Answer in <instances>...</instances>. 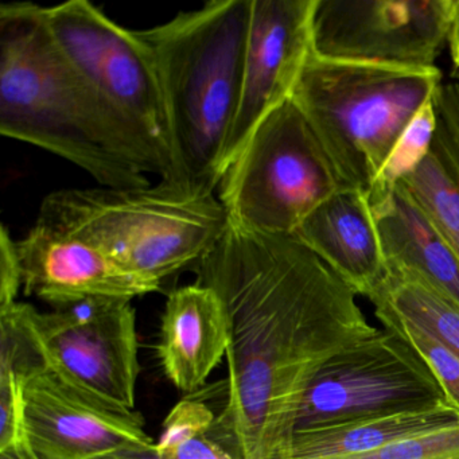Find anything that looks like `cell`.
<instances>
[{"mask_svg": "<svg viewBox=\"0 0 459 459\" xmlns=\"http://www.w3.org/2000/svg\"><path fill=\"white\" fill-rule=\"evenodd\" d=\"M456 423H459L458 408L453 403H445L424 410L302 429L294 434L289 459H334L359 455Z\"/></svg>", "mask_w": 459, "mask_h": 459, "instance_id": "e0dca14e", "label": "cell"}, {"mask_svg": "<svg viewBox=\"0 0 459 459\" xmlns=\"http://www.w3.org/2000/svg\"><path fill=\"white\" fill-rule=\"evenodd\" d=\"M82 238L147 281L162 284L208 255L230 228L216 195L155 186L63 189L45 198L37 220Z\"/></svg>", "mask_w": 459, "mask_h": 459, "instance_id": "277c9868", "label": "cell"}, {"mask_svg": "<svg viewBox=\"0 0 459 459\" xmlns=\"http://www.w3.org/2000/svg\"><path fill=\"white\" fill-rule=\"evenodd\" d=\"M316 0H252L240 104L225 152L224 174L255 128L290 100L310 60Z\"/></svg>", "mask_w": 459, "mask_h": 459, "instance_id": "7c38bea8", "label": "cell"}, {"mask_svg": "<svg viewBox=\"0 0 459 459\" xmlns=\"http://www.w3.org/2000/svg\"><path fill=\"white\" fill-rule=\"evenodd\" d=\"M26 429L41 459H96L133 446H154L143 416L72 383L44 364L25 384Z\"/></svg>", "mask_w": 459, "mask_h": 459, "instance_id": "8fae6325", "label": "cell"}, {"mask_svg": "<svg viewBox=\"0 0 459 459\" xmlns=\"http://www.w3.org/2000/svg\"><path fill=\"white\" fill-rule=\"evenodd\" d=\"M437 134L459 166V79L440 84L434 99Z\"/></svg>", "mask_w": 459, "mask_h": 459, "instance_id": "d4e9b609", "label": "cell"}, {"mask_svg": "<svg viewBox=\"0 0 459 459\" xmlns=\"http://www.w3.org/2000/svg\"><path fill=\"white\" fill-rule=\"evenodd\" d=\"M17 251L25 294L53 307L93 297L133 300L162 286L126 270L98 247L39 222L17 240Z\"/></svg>", "mask_w": 459, "mask_h": 459, "instance_id": "4fadbf2b", "label": "cell"}, {"mask_svg": "<svg viewBox=\"0 0 459 459\" xmlns=\"http://www.w3.org/2000/svg\"><path fill=\"white\" fill-rule=\"evenodd\" d=\"M375 316L385 329L397 333L420 354L442 384L448 400L459 410V357L431 334L391 311L375 308Z\"/></svg>", "mask_w": 459, "mask_h": 459, "instance_id": "603a6c76", "label": "cell"}, {"mask_svg": "<svg viewBox=\"0 0 459 459\" xmlns=\"http://www.w3.org/2000/svg\"><path fill=\"white\" fill-rule=\"evenodd\" d=\"M0 133L79 166L104 187L149 186L154 163L56 44L44 7H0Z\"/></svg>", "mask_w": 459, "mask_h": 459, "instance_id": "7a4b0ae2", "label": "cell"}, {"mask_svg": "<svg viewBox=\"0 0 459 459\" xmlns=\"http://www.w3.org/2000/svg\"><path fill=\"white\" fill-rule=\"evenodd\" d=\"M228 345L227 313L212 287L195 281L170 292L157 354L177 389L184 394L200 389L227 354Z\"/></svg>", "mask_w": 459, "mask_h": 459, "instance_id": "9a60e30c", "label": "cell"}, {"mask_svg": "<svg viewBox=\"0 0 459 459\" xmlns=\"http://www.w3.org/2000/svg\"><path fill=\"white\" fill-rule=\"evenodd\" d=\"M334 459H459V423L399 440L372 453Z\"/></svg>", "mask_w": 459, "mask_h": 459, "instance_id": "cb8c5ba5", "label": "cell"}, {"mask_svg": "<svg viewBox=\"0 0 459 459\" xmlns=\"http://www.w3.org/2000/svg\"><path fill=\"white\" fill-rule=\"evenodd\" d=\"M402 184L429 214L459 259V166L437 134L429 155Z\"/></svg>", "mask_w": 459, "mask_h": 459, "instance_id": "d6986e66", "label": "cell"}, {"mask_svg": "<svg viewBox=\"0 0 459 459\" xmlns=\"http://www.w3.org/2000/svg\"><path fill=\"white\" fill-rule=\"evenodd\" d=\"M0 459H39L25 415V384L33 367L10 327H0Z\"/></svg>", "mask_w": 459, "mask_h": 459, "instance_id": "ffe728a7", "label": "cell"}, {"mask_svg": "<svg viewBox=\"0 0 459 459\" xmlns=\"http://www.w3.org/2000/svg\"><path fill=\"white\" fill-rule=\"evenodd\" d=\"M69 63L157 169L171 176L170 131L157 60L141 31L123 28L88 0L44 7Z\"/></svg>", "mask_w": 459, "mask_h": 459, "instance_id": "52a82bcc", "label": "cell"}, {"mask_svg": "<svg viewBox=\"0 0 459 459\" xmlns=\"http://www.w3.org/2000/svg\"><path fill=\"white\" fill-rule=\"evenodd\" d=\"M96 459H160L154 446H133Z\"/></svg>", "mask_w": 459, "mask_h": 459, "instance_id": "83f0119b", "label": "cell"}, {"mask_svg": "<svg viewBox=\"0 0 459 459\" xmlns=\"http://www.w3.org/2000/svg\"><path fill=\"white\" fill-rule=\"evenodd\" d=\"M39 459H41V458H39Z\"/></svg>", "mask_w": 459, "mask_h": 459, "instance_id": "f1b7e54d", "label": "cell"}, {"mask_svg": "<svg viewBox=\"0 0 459 459\" xmlns=\"http://www.w3.org/2000/svg\"><path fill=\"white\" fill-rule=\"evenodd\" d=\"M214 420L216 413L204 400H181L163 421L155 442L160 459H233L209 437Z\"/></svg>", "mask_w": 459, "mask_h": 459, "instance_id": "44dd1931", "label": "cell"}, {"mask_svg": "<svg viewBox=\"0 0 459 459\" xmlns=\"http://www.w3.org/2000/svg\"><path fill=\"white\" fill-rule=\"evenodd\" d=\"M357 295L369 297L386 275L369 195L342 189L311 212L294 233Z\"/></svg>", "mask_w": 459, "mask_h": 459, "instance_id": "2e32d148", "label": "cell"}, {"mask_svg": "<svg viewBox=\"0 0 459 459\" xmlns=\"http://www.w3.org/2000/svg\"><path fill=\"white\" fill-rule=\"evenodd\" d=\"M442 84L439 69L338 63L311 55L292 100L307 117L343 189L369 195L392 150Z\"/></svg>", "mask_w": 459, "mask_h": 459, "instance_id": "5b68a950", "label": "cell"}, {"mask_svg": "<svg viewBox=\"0 0 459 459\" xmlns=\"http://www.w3.org/2000/svg\"><path fill=\"white\" fill-rule=\"evenodd\" d=\"M219 189L230 225L294 236L311 212L343 187L307 117L290 99L255 128Z\"/></svg>", "mask_w": 459, "mask_h": 459, "instance_id": "8992f818", "label": "cell"}, {"mask_svg": "<svg viewBox=\"0 0 459 459\" xmlns=\"http://www.w3.org/2000/svg\"><path fill=\"white\" fill-rule=\"evenodd\" d=\"M453 0H316L311 50L321 60L437 68Z\"/></svg>", "mask_w": 459, "mask_h": 459, "instance_id": "30bf717a", "label": "cell"}, {"mask_svg": "<svg viewBox=\"0 0 459 459\" xmlns=\"http://www.w3.org/2000/svg\"><path fill=\"white\" fill-rule=\"evenodd\" d=\"M252 0H212L141 30L157 60L169 131V184L214 195L240 104Z\"/></svg>", "mask_w": 459, "mask_h": 459, "instance_id": "3957f363", "label": "cell"}, {"mask_svg": "<svg viewBox=\"0 0 459 459\" xmlns=\"http://www.w3.org/2000/svg\"><path fill=\"white\" fill-rule=\"evenodd\" d=\"M447 44L453 60V79H459V0H453Z\"/></svg>", "mask_w": 459, "mask_h": 459, "instance_id": "4316f807", "label": "cell"}, {"mask_svg": "<svg viewBox=\"0 0 459 459\" xmlns=\"http://www.w3.org/2000/svg\"><path fill=\"white\" fill-rule=\"evenodd\" d=\"M23 287L22 268L18 256L17 241L13 240L6 225L0 233V310L18 302Z\"/></svg>", "mask_w": 459, "mask_h": 459, "instance_id": "484cf974", "label": "cell"}, {"mask_svg": "<svg viewBox=\"0 0 459 459\" xmlns=\"http://www.w3.org/2000/svg\"><path fill=\"white\" fill-rule=\"evenodd\" d=\"M0 314L14 319L41 364L93 394L135 410L141 364L131 300L85 298L50 313L15 302Z\"/></svg>", "mask_w": 459, "mask_h": 459, "instance_id": "ba28073f", "label": "cell"}, {"mask_svg": "<svg viewBox=\"0 0 459 459\" xmlns=\"http://www.w3.org/2000/svg\"><path fill=\"white\" fill-rule=\"evenodd\" d=\"M445 403L451 402L420 354L384 327L316 370L303 396L295 432Z\"/></svg>", "mask_w": 459, "mask_h": 459, "instance_id": "9c48e42d", "label": "cell"}, {"mask_svg": "<svg viewBox=\"0 0 459 459\" xmlns=\"http://www.w3.org/2000/svg\"><path fill=\"white\" fill-rule=\"evenodd\" d=\"M195 273L230 329L227 403L209 437L233 459H289L316 370L377 329L357 292L295 236L230 224Z\"/></svg>", "mask_w": 459, "mask_h": 459, "instance_id": "6da1fadb", "label": "cell"}, {"mask_svg": "<svg viewBox=\"0 0 459 459\" xmlns=\"http://www.w3.org/2000/svg\"><path fill=\"white\" fill-rule=\"evenodd\" d=\"M369 203L386 273L419 281L459 307L458 256L407 187L373 190Z\"/></svg>", "mask_w": 459, "mask_h": 459, "instance_id": "5bb4252c", "label": "cell"}, {"mask_svg": "<svg viewBox=\"0 0 459 459\" xmlns=\"http://www.w3.org/2000/svg\"><path fill=\"white\" fill-rule=\"evenodd\" d=\"M437 109L432 100L418 112L400 136L373 190L394 186L418 169L431 150L435 134H437Z\"/></svg>", "mask_w": 459, "mask_h": 459, "instance_id": "7402d4cb", "label": "cell"}, {"mask_svg": "<svg viewBox=\"0 0 459 459\" xmlns=\"http://www.w3.org/2000/svg\"><path fill=\"white\" fill-rule=\"evenodd\" d=\"M368 299L431 334L459 357V307L412 279L386 273Z\"/></svg>", "mask_w": 459, "mask_h": 459, "instance_id": "ac0fdd59", "label": "cell"}]
</instances>
